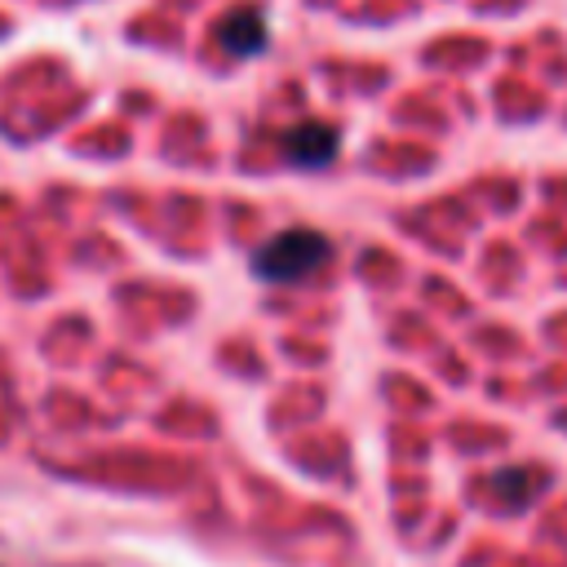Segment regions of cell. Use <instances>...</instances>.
<instances>
[{
    "mask_svg": "<svg viewBox=\"0 0 567 567\" xmlns=\"http://www.w3.org/2000/svg\"><path fill=\"white\" fill-rule=\"evenodd\" d=\"M328 239L319 230H306V226H288L279 230L275 239H266L252 257V270L270 284H297V279H310L323 261H328Z\"/></svg>",
    "mask_w": 567,
    "mask_h": 567,
    "instance_id": "6da1fadb",
    "label": "cell"
},
{
    "mask_svg": "<svg viewBox=\"0 0 567 567\" xmlns=\"http://www.w3.org/2000/svg\"><path fill=\"white\" fill-rule=\"evenodd\" d=\"M217 35H221V49L235 53V58H252L261 44H266V22H261V9L252 4H235L221 13L217 22Z\"/></svg>",
    "mask_w": 567,
    "mask_h": 567,
    "instance_id": "7a4b0ae2",
    "label": "cell"
},
{
    "mask_svg": "<svg viewBox=\"0 0 567 567\" xmlns=\"http://www.w3.org/2000/svg\"><path fill=\"white\" fill-rule=\"evenodd\" d=\"M332 151H337V133L319 120H306L284 137V155L292 164H306V168H323L332 159Z\"/></svg>",
    "mask_w": 567,
    "mask_h": 567,
    "instance_id": "3957f363",
    "label": "cell"
},
{
    "mask_svg": "<svg viewBox=\"0 0 567 567\" xmlns=\"http://www.w3.org/2000/svg\"><path fill=\"white\" fill-rule=\"evenodd\" d=\"M487 492H492L501 505L523 509V505H532V501L545 492V474H540L536 465H527V470H496V474L487 478Z\"/></svg>",
    "mask_w": 567,
    "mask_h": 567,
    "instance_id": "277c9868",
    "label": "cell"
}]
</instances>
